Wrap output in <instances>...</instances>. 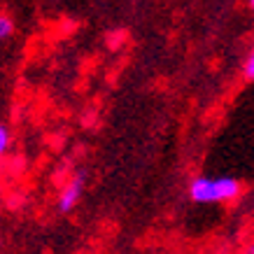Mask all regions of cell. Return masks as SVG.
Wrapping results in <instances>:
<instances>
[{
    "label": "cell",
    "mask_w": 254,
    "mask_h": 254,
    "mask_svg": "<svg viewBox=\"0 0 254 254\" xmlns=\"http://www.w3.org/2000/svg\"><path fill=\"white\" fill-rule=\"evenodd\" d=\"M9 140H12L9 128L5 126V124H0V159H2V156H5V152L9 149Z\"/></svg>",
    "instance_id": "cell-5"
},
{
    "label": "cell",
    "mask_w": 254,
    "mask_h": 254,
    "mask_svg": "<svg viewBox=\"0 0 254 254\" xmlns=\"http://www.w3.org/2000/svg\"><path fill=\"white\" fill-rule=\"evenodd\" d=\"M14 33V19L5 12H0V40H7Z\"/></svg>",
    "instance_id": "cell-3"
},
{
    "label": "cell",
    "mask_w": 254,
    "mask_h": 254,
    "mask_svg": "<svg viewBox=\"0 0 254 254\" xmlns=\"http://www.w3.org/2000/svg\"><path fill=\"white\" fill-rule=\"evenodd\" d=\"M86 187V175L84 173H75V175L68 180V185L61 189V193L56 196V208L61 215H68L75 210L79 200H82V193H84Z\"/></svg>",
    "instance_id": "cell-2"
},
{
    "label": "cell",
    "mask_w": 254,
    "mask_h": 254,
    "mask_svg": "<svg viewBox=\"0 0 254 254\" xmlns=\"http://www.w3.org/2000/svg\"><path fill=\"white\" fill-rule=\"evenodd\" d=\"M250 9H252V12H254V0H250Z\"/></svg>",
    "instance_id": "cell-7"
},
{
    "label": "cell",
    "mask_w": 254,
    "mask_h": 254,
    "mask_svg": "<svg viewBox=\"0 0 254 254\" xmlns=\"http://www.w3.org/2000/svg\"><path fill=\"white\" fill-rule=\"evenodd\" d=\"M243 191V187L236 177L222 175V177H210L198 175L189 182V198L200 205H212V203H231Z\"/></svg>",
    "instance_id": "cell-1"
},
{
    "label": "cell",
    "mask_w": 254,
    "mask_h": 254,
    "mask_svg": "<svg viewBox=\"0 0 254 254\" xmlns=\"http://www.w3.org/2000/svg\"><path fill=\"white\" fill-rule=\"evenodd\" d=\"M243 77H245V82H254V45L243 63Z\"/></svg>",
    "instance_id": "cell-4"
},
{
    "label": "cell",
    "mask_w": 254,
    "mask_h": 254,
    "mask_svg": "<svg viewBox=\"0 0 254 254\" xmlns=\"http://www.w3.org/2000/svg\"><path fill=\"white\" fill-rule=\"evenodd\" d=\"M247 254H254V243H252L250 247H247Z\"/></svg>",
    "instance_id": "cell-6"
}]
</instances>
